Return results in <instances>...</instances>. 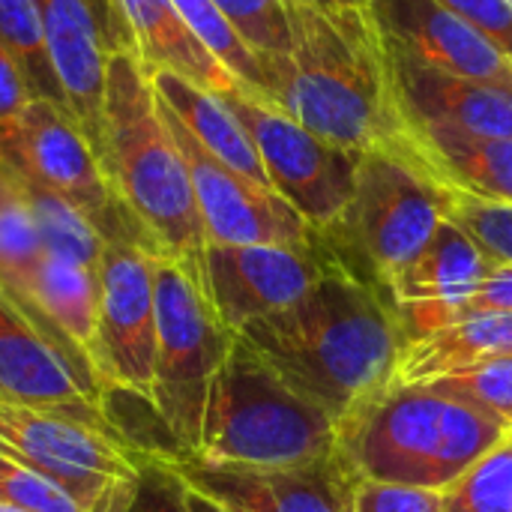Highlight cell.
<instances>
[{
	"instance_id": "cell-1",
	"label": "cell",
	"mask_w": 512,
	"mask_h": 512,
	"mask_svg": "<svg viewBox=\"0 0 512 512\" xmlns=\"http://www.w3.org/2000/svg\"><path fill=\"white\" fill-rule=\"evenodd\" d=\"M237 336L336 423L396 384L408 342L390 294L342 264L330 246L324 273L297 303Z\"/></svg>"
},
{
	"instance_id": "cell-2",
	"label": "cell",
	"mask_w": 512,
	"mask_h": 512,
	"mask_svg": "<svg viewBox=\"0 0 512 512\" xmlns=\"http://www.w3.org/2000/svg\"><path fill=\"white\" fill-rule=\"evenodd\" d=\"M288 21L291 54L267 60L273 105L348 150L396 141L402 123L366 9L288 0Z\"/></svg>"
},
{
	"instance_id": "cell-3",
	"label": "cell",
	"mask_w": 512,
	"mask_h": 512,
	"mask_svg": "<svg viewBox=\"0 0 512 512\" xmlns=\"http://www.w3.org/2000/svg\"><path fill=\"white\" fill-rule=\"evenodd\" d=\"M96 159L117 204L147 237L150 249L177 261L207 294V234L192 177L162 120L153 78L132 51L108 57Z\"/></svg>"
},
{
	"instance_id": "cell-4",
	"label": "cell",
	"mask_w": 512,
	"mask_h": 512,
	"mask_svg": "<svg viewBox=\"0 0 512 512\" xmlns=\"http://www.w3.org/2000/svg\"><path fill=\"white\" fill-rule=\"evenodd\" d=\"M510 429L432 381H396L339 423V459L354 480L444 492Z\"/></svg>"
},
{
	"instance_id": "cell-5",
	"label": "cell",
	"mask_w": 512,
	"mask_h": 512,
	"mask_svg": "<svg viewBox=\"0 0 512 512\" xmlns=\"http://www.w3.org/2000/svg\"><path fill=\"white\" fill-rule=\"evenodd\" d=\"M339 453V423L300 396L243 336H234L207 396L201 444L210 465L282 468Z\"/></svg>"
},
{
	"instance_id": "cell-6",
	"label": "cell",
	"mask_w": 512,
	"mask_h": 512,
	"mask_svg": "<svg viewBox=\"0 0 512 512\" xmlns=\"http://www.w3.org/2000/svg\"><path fill=\"white\" fill-rule=\"evenodd\" d=\"M444 219L435 180L390 141L360 150L354 195L339 222L318 234L342 264L390 294V282L426 249Z\"/></svg>"
},
{
	"instance_id": "cell-7",
	"label": "cell",
	"mask_w": 512,
	"mask_h": 512,
	"mask_svg": "<svg viewBox=\"0 0 512 512\" xmlns=\"http://www.w3.org/2000/svg\"><path fill=\"white\" fill-rule=\"evenodd\" d=\"M156 273V369L150 405L180 453L201 444L210 384L234 342L201 285L171 258H153Z\"/></svg>"
},
{
	"instance_id": "cell-8",
	"label": "cell",
	"mask_w": 512,
	"mask_h": 512,
	"mask_svg": "<svg viewBox=\"0 0 512 512\" xmlns=\"http://www.w3.org/2000/svg\"><path fill=\"white\" fill-rule=\"evenodd\" d=\"M147 453L0 393V459L39 471L84 512H126Z\"/></svg>"
},
{
	"instance_id": "cell-9",
	"label": "cell",
	"mask_w": 512,
	"mask_h": 512,
	"mask_svg": "<svg viewBox=\"0 0 512 512\" xmlns=\"http://www.w3.org/2000/svg\"><path fill=\"white\" fill-rule=\"evenodd\" d=\"M0 171L27 177L72 201L105 243L120 240L153 252L147 237L117 204L90 138L63 105L30 99L15 120L0 123Z\"/></svg>"
},
{
	"instance_id": "cell-10",
	"label": "cell",
	"mask_w": 512,
	"mask_h": 512,
	"mask_svg": "<svg viewBox=\"0 0 512 512\" xmlns=\"http://www.w3.org/2000/svg\"><path fill=\"white\" fill-rule=\"evenodd\" d=\"M222 99L246 126L270 186L315 231L336 225L354 195L360 150H348L309 132L279 105L246 90L225 93Z\"/></svg>"
},
{
	"instance_id": "cell-11",
	"label": "cell",
	"mask_w": 512,
	"mask_h": 512,
	"mask_svg": "<svg viewBox=\"0 0 512 512\" xmlns=\"http://www.w3.org/2000/svg\"><path fill=\"white\" fill-rule=\"evenodd\" d=\"M153 252L108 240L96 267L99 312L93 369L108 393L153 396L156 369V273Z\"/></svg>"
},
{
	"instance_id": "cell-12",
	"label": "cell",
	"mask_w": 512,
	"mask_h": 512,
	"mask_svg": "<svg viewBox=\"0 0 512 512\" xmlns=\"http://www.w3.org/2000/svg\"><path fill=\"white\" fill-rule=\"evenodd\" d=\"M159 111L186 159L207 246H315L318 231L279 192L264 189L222 165L213 153H207L198 144V138L174 117V111L162 99Z\"/></svg>"
},
{
	"instance_id": "cell-13",
	"label": "cell",
	"mask_w": 512,
	"mask_h": 512,
	"mask_svg": "<svg viewBox=\"0 0 512 512\" xmlns=\"http://www.w3.org/2000/svg\"><path fill=\"white\" fill-rule=\"evenodd\" d=\"M327 267V246H207L204 285L219 321L240 333L243 327L297 303Z\"/></svg>"
},
{
	"instance_id": "cell-14",
	"label": "cell",
	"mask_w": 512,
	"mask_h": 512,
	"mask_svg": "<svg viewBox=\"0 0 512 512\" xmlns=\"http://www.w3.org/2000/svg\"><path fill=\"white\" fill-rule=\"evenodd\" d=\"M36 6L66 108L96 150L102 135L108 57L114 51L135 54V45L111 0H36Z\"/></svg>"
},
{
	"instance_id": "cell-15",
	"label": "cell",
	"mask_w": 512,
	"mask_h": 512,
	"mask_svg": "<svg viewBox=\"0 0 512 512\" xmlns=\"http://www.w3.org/2000/svg\"><path fill=\"white\" fill-rule=\"evenodd\" d=\"M366 18L381 45L429 69L512 87L510 57L438 0H369Z\"/></svg>"
},
{
	"instance_id": "cell-16",
	"label": "cell",
	"mask_w": 512,
	"mask_h": 512,
	"mask_svg": "<svg viewBox=\"0 0 512 512\" xmlns=\"http://www.w3.org/2000/svg\"><path fill=\"white\" fill-rule=\"evenodd\" d=\"M180 477L234 512H351L354 477L336 456L306 465L246 468L198 459L174 462Z\"/></svg>"
},
{
	"instance_id": "cell-17",
	"label": "cell",
	"mask_w": 512,
	"mask_h": 512,
	"mask_svg": "<svg viewBox=\"0 0 512 512\" xmlns=\"http://www.w3.org/2000/svg\"><path fill=\"white\" fill-rule=\"evenodd\" d=\"M0 393L132 444L117 426V420L111 417L108 405L93 399L81 387L63 354L3 291H0Z\"/></svg>"
},
{
	"instance_id": "cell-18",
	"label": "cell",
	"mask_w": 512,
	"mask_h": 512,
	"mask_svg": "<svg viewBox=\"0 0 512 512\" xmlns=\"http://www.w3.org/2000/svg\"><path fill=\"white\" fill-rule=\"evenodd\" d=\"M381 54L399 120L474 138H512V87L429 69L387 45Z\"/></svg>"
},
{
	"instance_id": "cell-19",
	"label": "cell",
	"mask_w": 512,
	"mask_h": 512,
	"mask_svg": "<svg viewBox=\"0 0 512 512\" xmlns=\"http://www.w3.org/2000/svg\"><path fill=\"white\" fill-rule=\"evenodd\" d=\"M399 123L396 144L435 183L512 204V138H474L444 126Z\"/></svg>"
},
{
	"instance_id": "cell-20",
	"label": "cell",
	"mask_w": 512,
	"mask_h": 512,
	"mask_svg": "<svg viewBox=\"0 0 512 512\" xmlns=\"http://www.w3.org/2000/svg\"><path fill=\"white\" fill-rule=\"evenodd\" d=\"M111 6L147 72H174L216 96L243 90L189 30L171 0H111Z\"/></svg>"
},
{
	"instance_id": "cell-21",
	"label": "cell",
	"mask_w": 512,
	"mask_h": 512,
	"mask_svg": "<svg viewBox=\"0 0 512 512\" xmlns=\"http://www.w3.org/2000/svg\"><path fill=\"white\" fill-rule=\"evenodd\" d=\"M492 258L477 246V240L444 219L426 249L390 282V300L405 303H438L444 309H462L480 282L492 270Z\"/></svg>"
},
{
	"instance_id": "cell-22",
	"label": "cell",
	"mask_w": 512,
	"mask_h": 512,
	"mask_svg": "<svg viewBox=\"0 0 512 512\" xmlns=\"http://www.w3.org/2000/svg\"><path fill=\"white\" fill-rule=\"evenodd\" d=\"M150 78H153L156 96L174 111V117L198 138V144L207 153H213L222 165L243 174L246 180H252L264 189H273L246 126L237 120V114L228 108V102L222 96H216L174 72H150Z\"/></svg>"
},
{
	"instance_id": "cell-23",
	"label": "cell",
	"mask_w": 512,
	"mask_h": 512,
	"mask_svg": "<svg viewBox=\"0 0 512 512\" xmlns=\"http://www.w3.org/2000/svg\"><path fill=\"white\" fill-rule=\"evenodd\" d=\"M512 357V312H462L450 327L405 342L396 381H432Z\"/></svg>"
},
{
	"instance_id": "cell-24",
	"label": "cell",
	"mask_w": 512,
	"mask_h": 512,
	"mask_svg": "<svg viewBox=\"0 0 512 512\" xmlns=\"http://www.w3.org/2000/svg\"><path fill=\"white\" fill-rule=\"evenodd\" d=\"M3 174V171H0ZM9 180V186L15 189V195L27 204L42 246L51 255L78 261L90 270L99 267L102 249H105V237L96 231V225L63 195L27 180V177H15V174H3Z\"/></svg>"
},
{
	"instance_id": "cell-25",
	"label": "cell",
	"mask_w": 512,
	"mask_h": 512,
	"mask_svg": "<svg viewBox=\"0 0 512 512\" xmlns=\"http://www.w3.org/2000/svg\"><path fill=\"white\" fill-rule=\"evenodd\" d=\"M180 18L189 24V30L201 39V45L237 78V84L273 102V84L264 60L246 45V39L234 30V24L222 15V9L213 0H171Z\"/></svg>"
},
{
	"instance_id": "cell-26",
	"label": "cell",
	"mask_w": 512,
	"mask_h": 512,
	"mask_svg": "<svg viewBox=\"0 0 512 512\" xmlns=\"http://www.w3.org/2000/svg\"><path fill=\"white\" fill-rule=\"evenodd\" d=\"M0 45L15 57L36 99H48L66 108V96L48 57L36 0H0Z\"/></svg>"
},
{
	"instance_id": "cell-27",
	"label": "cell",
	"mask_w": 512,
	"mask_h": 512,
	"mask_svg": "<svg viewBox=\"0 0 512 512\" xmlns=\"http://www.w3.org/2000/svg\"><path fill=\"white\" fill-rule=\"evenodd\" d=\"M45 246L27 204L15 189L0 201V291L18 303L27 294L30 276L42 261Z\"/></svg>"
},
{
	"instance_id": "cell-28",
	"label": "cell",
	"mask_w": 512,
	"mask_h": 512,
	"mask_svg": "<svg viewBox=\"0 0 512 512\" xmlns=\"http://www.w3.org/2000/svg\"><path fill=\"white\" fill-rule=\"evenodd\" d=\"M444 512H512V429L495 450L444 489Z\"/></svg>"
},
{
	"instance_id": "cell-29",
	"label": "cell",
	"mask_w": 512,
	"mask_h": 512,
	"mask_svg": "<svg viewBox=\"0 0 512 512\" xmlns=\"http://www.w3.org/2000/svg\"><path fill=\"white\" fill-rule=\"evenodd\" d=\"M435 186L441 192L444 216L465 228L495 264H512V204L486 201L444 183Z\"/></svg>"
},
{
	"instance_id": "cell-30",
	"label": "cell",
	"mask_w": 512,
	"mask_h": 512,
	"mask_svg": "<svg viewBox=\"0 0 512 512\" xmlns=\"http://www.w3.org/2000/svg\"><path fill=\"white\" fill-rule=\"evenodd\" d=\"M246 45L264 60L291 54V21L288 0H213Z\"/></svg>"
},
{
	"instance_id": "cell-31",
	"label": "cell",
	"mask_w": 512,
	"mask_h": 512,
	"mask_svg": "<svg viewBox=\"0 0 512 512\" xmlns=\"http://www.w3.org/2000/svg\"><path fill=\"white\" fill-rule=\"evenodd\" d=\"M435 387L474 402L477 408L507 420L512 426V357L489 360L465 372L432 378Z\"/></svg>"
},
{
	"instance_id": "cell-32",
	"label": "cell",
	"mask_w": 512,
	"mask_h": 512,
	"mask_svg": "<svg viewBox=\"0 0 512 512\" xmlns=\"http://www.w3.org/2000/svg\"><path fill=\"white\" fill-rule=\"evenodd\" d=\"M0 501L27 512H84V507L39 471L0 459Z\"/></svg>"
},
{
	"instance_id": "cell-33",
	"label": "cell",
	"mask_w": 512,
	"mask_h": 512,
	"mask_svg": "<svg viewBox=\"0 0 512 512\" xmlns=\"http://www.w3.org/2000/svg\"><path fill=\"white\" fill-rule=\"evenodd\" d=\"M126 512H192L186 504V483L174 459L147 453L138 474V489Z\"/></svg>"
},
{
	"instance_id": "cell-34",
	"label": "cell",
	"mask_w": 512,
	"mask_h": 512,
	"mask_svg": "<svg viewBox=\"0 0 512 512\" xmlns=\"http://www.w3.org/2000/svg\"><path fill=\"white\" fill-rule=\"evenodd\" d=\"M351 512H444V492L423 486L357 480L351 495Z\"/></svg>"
},
{
	"instance_id": "cell-35",
	"label": "cell",
	"mask_w": 512,
	"mask_h": 512,
	"mask_svg": "<svg viewBox=\"0 0 512 512\" xmlns=\"http://www.w3.org/2000/svg\"><path fill=\"white\" fill-rule=\"evenodd\" d=\"M477 30H483L512 63V0H438Z\"/></svg>"
},
{
	"instance_id": "cell-36",
	"label": "cell",
	"mask_w": 512,
	"mask_h": 512,
	"mask_svg": "<svg viewBox=\"0 0 512 512\" xmlns=\"http://www.w3.org/2000/svg\"><path fill=\"white\" fill-rule=\"evenodd\" d=\"M30 99H36V96H33V90H30V84H27L21 66L15 63V57H12L9 51L0 45V123L15 120V117L27 108Z\"/></svg>"
},
{
	"instance_id": "cell-37",
	"label": "cell",
	"mask_w": 512,
	"mask_h": 512,
	"mask_svg": "<svg viewBox=\"0 0 512 512\" xmlns=\"http://www.w3.org/2000/svg\"><path fill=\"white\" fill-rule=\"evenodd\" d=\"M183 483H186V480H183ZM186 504H189V510L192 512H234V510H228L225 504L213 501L210 495L198 492V489H195V486H189V483H186Z\"/></svg>"
},
{
	"instance_id": "cell-38",
	"label": "cell",
	"mask_w": 512,
	"mask_h": 512,
	"mask_svg": "<svg viewBox=\"0 0 512 512\" xmlns=\"http://www.w3.org/2000/svg\"><path fill=\"white\" fill-rule=\"evenodd\" d=\"M324 6H351V9H366L369 0H318Z\"/></svg>"
},
{
	"instance_id": "cell-39",
	"label": "cell",
	"mask_w": 512,
	"mask_h": 512,
	"mask_svg": "<svg viewBox=\"0 0 512 512\" xmlns=\"http://www.w3.org/2000/svg\"><path fill=\"white\" fill-rule=\"evenodd\" d=\"M9 192H12V186H9V180H6V177L0 174V201H3V198H6Z\"/></svg>"
},
{
	"instance_id": "cell-40",
	"label": "cell",
	"mask_w": 512,
	"mask_h": 512,
	"mask_svg": "<svg viewBox=\"0 0 512 512\" xmlns=\"http://www.w3.org/2000/svg\"><path fill=\"white\" fill-rule=\"evenodd\" d=\"M0 512H27V510H21V507H12V504L0 501Z\"/></svg>"
}]
</instances>
